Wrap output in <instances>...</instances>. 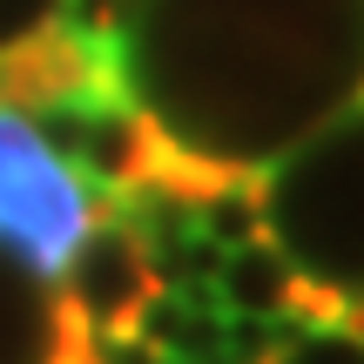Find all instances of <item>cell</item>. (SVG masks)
<instances>
[{"label": "cell", "mask_w": 364, "mask_h": 364, "mask_svg": "<svg viewBox=\"0 0 364 364\" xmlns=\"http://www.w3.org/2000/svg\"><path fill=\"white\" fill-rule=\"evenodd\" d=\"M122 68L169 142L263 176L364 95V0H135Z\"/></svg>", "instance_id": "obj_1"}, {"label": "cell", "mask_w": 364, "mask_h": 364, "mask_svg": "<svg viewBox=\"0 0 364 364\" xmlns=\"http://www.w3.org/2000/svg\"><path fill=\"white\" fill-rule=\"evenodd\" d=\"M263 236L331 297H364V95L263 169Z\"/></svg>", "instance_id": "obj_2"}, {"label": "cell", "mask_w": 364, "mask_h": 364, "mask_svg": "<svg viewBox=\"0 0 364 364\" xmlns=\"http://www.w3.org/2000/svg\"><path fill=\"white\" fill-rule=\"evenodd\" d=\"M88 216L95 196L81 189V176L27 129V115L0 108V250L21 270H34L41 284H54L75 257Z\"/></svg>", "instance_id": "obj_3"}, {"label": "cell", "mask_w": 364, "mask_h": 364, "mask_svg": "<svg viewBox=\"0 0 364 364\" xmlns=\"http://www.w3.org/2000/svg\"><path fill=\"white\" fill-rule=\"evenodd\" d=\"M156 290H162V284H156V270H149L142 236L115 216V203H108V196H95L88 230H81L68 270L54 277L61 311L75 317L81 331H129L135 311H142Z\"/></svg>", "instance_id": "obj_4"}, {"label": "cell", "mask_w": 364, "mask_h": 364, "mask_svg": "<svg viewBox=\"0 0 364 364\" xmlns=\"http://www.w3.org/2000/svg\"><path fill=\"white\" fill-rule=\"evenodd\" d=\"M115 95H129L122 48L88 41L75 27H48V34L0 54V108H14V115L68 108V102H115Z\"/></svg>", "instance_id": "obj_5"}, {"label": "cell", "mask_w": 364, "mask_h": 364, "mask_svg": "<svg viewBox=\"0 0 364 364\" xmlns=\"http://www.w3.org/2000/svg\"><path fill=\"white\" fill-rule=\"evenodd\" d=\"M81 324L61 311L54 284L0 250V364H75Z\"/></svg>", "instance_id": "obj_6"}, {"label": "cell", "mask_w": 364, "mask_h": 364, "mask_svg": "<svg viewBox=\"0 0 364 364\" xmlns=\"http://www.w3.org/2000/svg\"><path fill=\"white\" fill-rule=\"evenodd\" d=\"M263 364H364V338L344 324H284Z\"/></svg>", "instance_id": "obj_7"}, {"label": "cell", "mask_w": 364, "mask_h": 364, "mask_svg": "<svg viewBox=\"0 0 364 364\" xmlns=\"http://www.w3.org/2000/svg\"><path fill=\"white\" fill-rule=\"evenodd\" d=\"M75 364H169L156 344H142L135 331H81Z\"/></svg>", "instance_id": "obj_8"}, {"label": "cell", "mask_w": 364, "mask_h": 364, "mask_svg": "<svg viewBox=\"0 0 364 364\" xmlns=\"http://www.w3.org/2000/svg\"><path fill=\"white\" fill-rule=\"evenodd\" d=\"M61 14H68V0H0V54L61 27Z\"/></svg>", "instance_id": "obj_9"}, {"label": "cell", "mask_w": 364, "mask_h": 364, "mask_svg": "<svg viewBox=\"0 0 364 364\" xmlns=\"http://www.w3.org/2000/svg\"><path fill=\"white\" fill-rule=\"evenodd\" d=\"M344 331H358V338H364V297L344 304Z\"/></svg>", "instance_id": "obj_10"}]
</instances>
